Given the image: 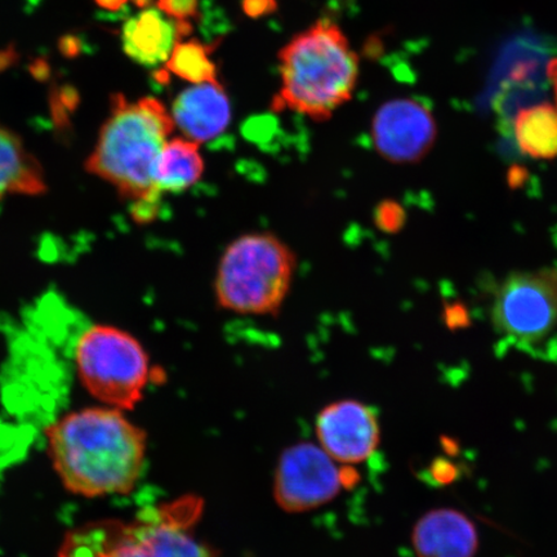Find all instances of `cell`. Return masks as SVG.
Returning <instances> with one entry per match:
<instances>
[{"instance_id":"cell-1","label":"cell","mask_w":557,"mask_h":557,"mask_svg":"<svg viewBox=\"0 0 557 557\" xmlns=\"http://www.w3.org/2000/svg\"><path fill=\"white\" fill-rule=\"evenodd\" d=\"M53 469L82 497L128 494L143 475L146 434L123 410L90 407L61 417L47 431Z\"/></svg>"},{"instance_id":"cell-2","label":"cell","mask_w":557,"mask_h":557,"mask_svg":"<svg viewBox=\"0 0 557 557\" xmlns=\"http://www.w3.org/2000/svg\"><path fill=\"white\" fill-rule=\"evenodd\" d=\"M174 128L171 111L159 100L128 101L117 95L87 160V170L113 186L139 222L157 215L156 169Z\"/></svg>"},{"instance_id":"cell-3","label":"cell","mask_w":557,"mask_h":557,"mask_svg":"<svg viewBox=\"0 0 557 557\" xmlns=\"http://www.w3.org/2000/svg\"><path fill=\"white\" fill-rule=\"evenodd\" d=\"M282 87L276 111L290 110L312 121H329L351 100L359 59L345 34L331 21H318L278 52Z\"/></svg>"},{"instance_id":"cell-4","label":"cell","mask_w":557,"mask_h":557,"mask_svg":"<svg viewBox=\"0 0 557 557\" xmlns=\"http://www.w3.org/2000/svg\"><path fill=\"white\" fill-rule=\"evenodd\" d=\"M297 257L271 233L239 236L225 249L214 277L221 309L240 315H276L289 295Z\"/></svg>"},{"instance_id":"cell-5","label":"cell","mask_w":557,"mask_h":557,"mask_svg":"<svg viewBox=\"0 0 557 557\" xmlns=\"http://www.w3.org/2000/svg\"><path fill=\"white\" fill-rule=\"evenodd\" d=\"M176 512L149 510L132 521L103 519L74 528L58 557H212Z\"/></svg>"},{"instance_id":"cell-6","label":"cell","mask_w":557,"mask_h":557,"mask_svg":"<svg viewBox=\"0 0 557 557\" xmlns=\"http://www.w3.org/2000/svg\"><path fill=\"white\" fill-rule=\"evenodd\" d=\"M491 322L507 346L557 364V268L507 275L493 290Z\"/></svg>"},{"instance_id":"cell-7","label":"cell","mask_w":557,"mask_h":557,"mask_svg":"<svg viewBox=\"0 0 557 557\" xmlns=\"http://www.w3.org/2000/svg\"><path fill=\"white\" fill-rule=\"evenodd\" d=\"M75 363L83 386L103 406L124 412L143 400L150 361L128 332L110 325L89 326L76 343Z\"/></svg>"},{"instance_id":"cell-8","label":"cell","mask_w":557,"mask_h":557,"mask_svg":"<svg viewBox=\"0 0 557 557\" xmlns=\"http://www.w3.org/2000/svg\"><path fill=\"white\" fill-rule=\"evenodd\" d=\"M358 479L350 466H341L320 445L299 443L283 451L274 480V497L284 511L296 513L330 504Z\"/></svg>"},{"instance_id":"cell-9","label":"cell","mask_w":557,"mask_h":557,"mask_svg":"<svg viewBox=\"0 0 557 557\" xmlns=\"http://www.w3.org/2000/svg\"><path fill=\"white\" fill-rule=\"evenodd\" d=\"M436 138L433 114L420 101L396 99L377 110L372 122L375 151L394 164H412L428 154Z\"/></svg>"},{"instance_id":"cell-10","label":"cell","mask_w":557,"mask_h":557,"mask_svg":"<svg viewBox=\"0 0 557 557\" xmlns=\"http://www.w3.org/2000/svg\"><path fill=\"white\" fill-rule=\"evenodd\" d=\"M320 447L334 461L354 466L377 450L381 429L377 414L364 403L341 400L322 409L317 418Z\"/></svg>"},{"instance_id":"cell-11","label":"cell","mask_w":557,"mask_h":557,"mask_svg":"<svg viewBox=\"0 0 557 557\" xmlns=\"http://www.w3.org/2000/svg\"><path fill=\"white\" fill-rule=\"evenodd\" d=\"M171 115L183 137L201 145L224 134L232 122V104L220 82L201 83L177 96Z\"/></svg>"},{"instance_id":"cell-12","label":"cell","mask_w":557,"mask_h":557,"mask_svg":"<svg viewBox=\"0 0 557 557\" xmlns=\"http://www.w3.org/2000/svg\"><path fill=\"white\" fill-rule=\"evenodd\" d=\"M190 32L189 21L171 18L159 9L145 10L123 26V50L137 64L157 67L169 61L181 38Z\"/></svg>"},{"instance_id":"cell-13","label":"cell","mask_w":557,"mask_h":557,"mask_svg":"<svg viewBox=\"0 0 557 557\" xmlns=\"http://www.w3.org/2000/svg\"><path fill=\"white\" fill-rule=\"evenodd\" d=\"M412 542L417 557H475L479 534L465 513L436 508L417 521Z\"/></svg>"},{"instance_id":"cell-14","label":"cell","mask_w":557,"mask_h":557,"mask_svg":"<svg viewBox=\"0 0 557 557\" xmlns=\"http://www.w3.org/2000/svg\"><path fill=\"white\" fill-rule=\"evenodd\" d=\"M46 190L44 171L21 139L0 127V199Z\"/></svg>"},{"instance_id":"cell-15","label":"cell","mask_w":557,"mask_h":557,"mask_svg":"<svg viewBox=\"0 0 557 557\" xmlns=\"http://www.w3.org/2000/svg\"><path fill=\"white\" fill-rule=\"evenodd\" d=\"M200 144L186 137L170 138L156 169V186L160 194H178L197 185L205 174Z\"/></svg>"},{"instance_id":"cell-16","label":"cell","mask_w":557,"mask_h":557,"mask_svg":"<svg viewBox=\"0 0 557 557\" xmlns=\"http://www.w3.org/2000/svg\"><path fill=\"white\" fill-rule=\"evenodd\" d=\"M513 134L522 154L557 159V107L541 103L521 109L515 117Z\"/></svg>"},{"instance_id":"cell-17","label":"cell","mask_w":557,"mask_h":557,"mask_svg":"<svg viewBox=\"0 0 557 557\" xmlns=\"http://www.w3.org/2000/svg\"><path fill=\"white\" fill-rule=\"evenodd\" d=\"M165 64L170 73L191 85L219 82L211 50L197 40L180 41Z\"/></svg>"},{"instance_id":"cell-18","label":"cell","mask_w":557,"mask_h":557,"mask_svg":"<svg viewBox=\"0 0 557 557\" xmlns=\"http://www.w3.org/2000/svg\"><path fill=\"white\" fill-rule=\"evenodd\" d=\"M199 0H158V9L177 21H189L198 15Z\"/></svg>"},{"instance_id":"cell-19","label":"cell","mask_w":557,"mask_h":557,"mask_svg":"<svg viewBox=\"0 0 557 557\" xmlns=\"http://www.w3.org/2000/svg\"><path fill=\"white\" fill-rule=\"evenodd\" d=\"M379 225L383 230H394L395 227H399L401 222V212L398 207L382 206L377 213Z\"/></svg>"},{"instance_id":"cell-20","label":"cell","mask_w":557,"mask_h":557,"mask_svg":"<svg viewBox=\"0 0 557 557\" xmlns=\"http://www.w3.org/2000/svg\"><path fill=\"white\" fill-rule=\"evenodd\" d=\"M276 9L275 0H244L243 10L250 17L268 15Z\"/></svg>"},{"instance_id":"cell-21","label":"cell","mask_w":557,"mask_h":557,"mask_svg":"<svg viewBox=\"0 0 557 557\" xmlns=\"http://www.w3.org/2000/svg\"><path fill=\"white\" fill-rule=\"evenodd\" d=\"M95 2L103 10L115 12L121 11L128 0H95Z\"/></svg>"},{"instance_id":"cell-22","label":"cell","mask_w":557,"mask_h":557,"mask_svg":"<svg viewBox=\"0 0 557 557\" xmlns=\"http://www.w3.org/2000/svg\"><path fill=\"white\" fill-rule=\"evenodd\" d=\"M547 75L549 82H552L555 99L557 102V59H554L552 62H549L547 66Z\"/></svg>"},{"instance_id":"cell-23","label":"cell","mask_w":557,"mask_h":557,"mask_svg":"<svg viewBox=\"0 0 557 557\" xmlns=\"http://www.w3.org/2000/svg\"><path fill=\"white\" fill-rule=\"evenodd\" d=\"M11 62V53L10 52H2L0 53V69L5 66Z\"/></svg>"}]
</instances>
